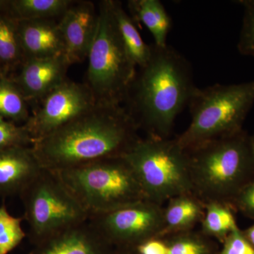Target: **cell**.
<instances>
[{
  "label": "cell",
  "instance_id": "1",
  "mask_svg": "<svg viewBox=\"0 0 254 254\" xmlns=\"http://www.w3.org/2000/svg\"><path fill=\"white\" fill-rule=\"evenodd\" d=\"M123 105L96 103L93 108L32 148L43 168L61 172L103 160L124 156L141 137Z\"/></svg>",
  "mask_w": 254,
  "mask_h": 254
},
{
  "label": "cell",
  "instance_id": "2",
  "mask_svg": "<svg viewBox=\"0 0 254 254\" xmlns=\"http://www.w3.org/2000/svg\"><path fill=\"white\" fill-rule=\"evenodd\" d=\"M150 47L149 60L137 70L123 105L147 136L169 138L197 87L191 66L181 53L168 45Z\"/></svg>",
  "mask_w": 254,
  "mask_h": 254
},
{
  "label": "cell",
  "instance_id": "3",
  "mask_svg": "<svg viewBox=\"0 0 254 254\" xmlns=\"http://www.w3.org/2000/svg\"><path fill=\"white\" fill-rule=\"evenodd\" d=\"M193 193L204 203L231 207L241 190L254 179L251 136L244 130L186 150Z\"/></svg>",
  "mask_w": 254,
  "mask_h": 254
},
{
  "label": "cell",
  "instance_id": "4",
  "mask_svg": "<svg viewBox=\"0 0 254 254\" xmlns=\"http://www.w3.org/2000/svg\"><path fill=\"white\" fill-rule=\"evenodd\" d=\"M55 173L89 218L148 200L133 168L124 156Z\"/></svg>",
  "mask_w": 254,
  "mask_h": 254
},
{
  "label": "cell",
  "instance_id": "5",
  "mask_svg": "<svg viewBox=\"0 0 254 254\" xmlns=\"http://www.w3.org/2000/svg\"><path fill=\"white\" fill-rule=\"evenodd\" d=\"M254 104V80L196 88L189 103L190 126L176 137L177 141L182 148L188 150L242 131Z\"/></svg>",
  "mask_w": 254,
  "mask_h": 254
},
{
  "label": "cell",
  "instance_id": "6",
  "mask_svg": "<svg viewBox=\"0 0 254 254\" xmlns=\"http://www.w3.org/2000/svg\"><path fill=\"white\" fill-rule=\"evenodd\" d=\"M98 21L88 57L86 83L98 104L123 105L137 66L125 48L111 0L98 3Z\"/></svg>",
  "mask_w": 254,
  "mask_h": 254
},
{
  "label": "cell",
  "instance_id": "7",
  "mask_svg": "<svg viewBox=\"0 0 254 254\" xmlns=\"http://www.w3.org/2000/svg\"><path fill=\"white\" fill-rule=\"evenodd\" d=\"M124 157L148 200L163 205L174 197L193 193L188 155L176 138H140Z\"/></svg>",
  "mask_w": 254,
  "mask_h": 254
},
{
  "label": "cell",
  "instance_id": "8",
  "mask_svg": "<svg viewBox=\"0 0 254 254\" xmlns=\"http://www.w3.org/2000/svg\"><path fill=\"white\" fill-rule=\"evenodd\" d=\"M29 237L37 244L86 222L89 215L55 172L43 168L20 195Z\"/></svg>",
  "mask_w": 254,
  "mask_h": 254
},
{
  "label": "cell",
  "instance_id": "9",
  "mask_svg": "<svg viewBox=\"0 0 254 254\" xmlns=\"http://www.w3.org/2000/svg\"><path fill=\"white\" fill-rule=\"evenodd\" d=\"M88 220L110 245L133 248L144 241L161 236L163 206L145 200L93 215Z\"/></svg>",
  "mask_w": 254,
  "mask_h": 254
},
{
  "label": "cell",
  "instance_id": "10",
  "mask_svg": "<svg viewBox=\"0 0 254 254\" xmlns=\"http://www.w3.org/2000/svg\"><path fill=\"white\" fill-rule=\"evenodd\" d=\"M23 125L33 142L49 136L95 106L96 102L85 83L67 79L37 102Z\"/></svg>",
  "mask_w": 254,
  "mask_h": 254
},
{
  "label": "cell",
  "instance_id": "11",
  "mask_svg": "<svg viewBox=\"0 0 254 254\" xmlns=\"http://www.w3.org/2000/svg\"><path fill=\"white\" fill-rule=\"evenodd\" d=\"M98 9L90 1H74L59 20L69 66L87 59L96 32Z\"/></svg>",
  "mask_w": 254,
  "mask_h": 254
},
{
  "label": "cell",
  "instance_id": "12",
  "mask_svg": "<svg viewBox=\"0 0 254 254\" xmlns=\"http://www.w3.org/2000/svg\"><path fill=\"white\" fill-rule=\"evenodd\" d=\"M64 56L25 60L11 79L28 103L37 102L67 79Z\"/></svg>",
  "mask_w": 254,
  "mask_h": 254
},
{
  "label": "cell",
  "instance_id": "13",
  "mask_svg": "<svg viewBox=\"0 0 254 254\" xmlns=\"http://www.w3.org/2000/svg\"><path fill=\"white\" fill-rule=\"evenodd\" d=\"M31 254H111V245L89 220L36 244Z\"/></svg>",
  "mask_w": 254,
  "mask_h": 254
},
{
  "label": "cell",
  "instance_id": "14",
  "mask_svg": "<svg viewBox=\"0 0 254 254\" xmlns=\"http://www.w3.org/2000/svg\"><path fill=\"white\" fill-rule=\"evenodd\" d=\"M43 170L32 146L0 150V196L21 195Z\"/></svg>",
  "mask_w": 254,
  "mask_h": 254
},
{
  "label": "cell",
  "instance_id": "15",
  "mask_svg": "<svg viewBox=\"0 0 254 254\" xmlns=\"http://www.w3.org/2000/svg\"><path fill=\"white\" fill-rule=\"evenodd\" d=\"M18 33L25 60L64 56L59 20H18Z\"/></svg>",
  "mask_w": 254,
  "mask_h": 254
},
{
  "label": "cell",
  "instance_id": "16",
  "mask_svg": "<svg viewBox=\"0 0 254 254\" xmlns=\"http://www.w3.org/2000/svg\"><path fill=\"white\" fill-rule=\"evenodd\" d=\"M205 204L193 193L174 197L163 207L164 228L161 236L190 231L201 222Z\"/></svg>",
  "mask_w": 254,
  "mask_h": 254
},
{
  "label": "cell",
  "instance_id": "17",
  "mask_svg": "<svg viewBox=\"0 0 254 254\" xmlns=\"http://www.w3.org/2000/svg\"><path fill=\"white\" fill-rule=\"evenodd\" d=\"M128 7L132 17L144 24L151 33L155 46H166L172 19L160 0H131Z\"/></svg>",
  "mask_w": 254,
  "mask_h": 254
},
{
  "label": "cell",
  "instance_id": "18",
  "mask_svg": "<svg viewBox=\"0 0 254 254\" xmlns=\"http://www.w3.org/2000/svg\"><path fill=\"white\" fill-rule=\"evenodd\" d=\"M6 4L0 11V69L10 78L25 61V57L18 37V20L10 14Z\"/></svg>",
  "mask_w": 254,
  "mask_h": 254
},
{
  "label": "cell",
  "instance_id": "19",
  "mask_svg": "<svg viewBox=\"0 0 254 254\" xmlns=\"http://www.w3.org/2000/svg\"><path fill=\"white\" fill-rule=\"evenodd\" d=\"M111 6L124 45L137 68H141L149 60L151 47L143 41L133 18L127 14L121 1L111 0Z\"/></svg>",
  "mask_w": 254,
  "mask_h": 254
},
{
  "label": "cell",
  "instance_id": "20",
  "mask_svg": "<svg viewBox=\"0 0 254 254\" xmlns=\"http://www.w3.org/2000/svg\"><path fill=\"white\" fill-rule=\"evenodd\" d=\"M73 0H11L7 10L16 20H60Z\"/></svg>",
  "mask_w": 254,
  "mask_h": 254
},
{
  "label": "cell",
  "instance_id": "21",
  "mask_svg": "<svg viewBox=\"0 0 254 254\" xmlns=\"http://www.w3.org/2000/svg\"><path fill=\"white\" fill-rule=\"evenodd\" d=\"M204 204V215L200 222L202 233L205 236L225 240L238 227L231 207L218 202H209Z\"/></svg>",
  "mask_w": 254,
  "mask_h": 254
},
{
  "label": "cell",
  "instance_id": "22",
  "mask_svg": "<svg viewBox=\"0 0 254 254\" xmlns=\"http://www.w3.org/2000/svg\"><path fill=\"white\" fill-rule=\"evenodd\" d=\"M28 102L10 78L0 84V117L12 123H26L31 113Z\"/></svg>",
  "mask_w": 254,
  "mask_h": 254
},
{
  "label": "cell",
  "instance_id": "23",
  "mask_svg": "<svg viewBox=\"0 0 254 254\" xmlns=\"http://www.w3.org/2000/svg\"><path fill=\"white\" fill-rule=\"evenodd\" d=\"M191 231L163 237L168 245V254H211V246L205 235Z\"/></svg>",
  "mask_w": 254,
  "mask_h": 254
},
{
  "label": "cell",
  "instance_id": "24",
  "mask_svg": "<svg viewBox=\"0 0 254 254\" xmlns=\"http://www.w3.org/2000/svg\"><path fill=\"white\" fill-rule=\"evenodd\" d=\"M23 218L12 216L4 205L0 206V254H8L26 237L21 222Z\"/></svg>",
  "mask_w": 254,
  "mask_h": 254
},
{
  "label": "cell",
  "instance_id": "25",
  "mask_svg": "<svg viewBox=\"0 0 254 254\" xmlns=\"http://www.w3.org/2000/svg\"><path fill=\"white\" fill-rule=\"evenodd\" d=\"M244 9L243 23L237 48L241 55L254 58V0L237 1Z\"/></svg>",
  "mask_w": 254,
  "mask_h": 254
},
{
  "label": "cell",
  "instance_id": "26",
  "mask_svg": "<svg viewBox=\"0 0 254 254\" xmlns=\"http://www.w3.org/2000/svg\"><path fill=\"white\" fill-rule=\"evenodd\" d=\"M33 141L25 127L0 117V150L17 146H32Z\"/></svg>",
  "mask_w": 254,
  "mask_h": 254
},
{
  "label": "cell",
  "instance_id": "27",
  "mask_svg": "<svg viewBox=\"0 0 254 254\" xmlns=\"http://www.w3.org/2000/svg\"><path fill=\"white\" fill-rule=\"evenodd\" d=\"M224 242L220 254H254V247L239 227L232 232Z\"/></svg>",
  "mask_w": 254,
  "mask_h": 254
},
{
  "label": "cell",
  "instance_id": "28",
  "mask_svg": "<svg viewBox=\"0 0 254 254\" xmlns=\"http://www.w3.org/2000/svg\"><path fill=\"white\" fill-rule=\"evenodd\" d=\"M231 207H235L246 216L254 220V179L240 190Z\"/></svg>",
  "mask_w": 254,
  "mask_h": 254
},
{
  "label": "cell",
  "instance_id": "29",
  "mask_svg": "<svg viewBox=\"0 0 254 254\" xmlns=\"http://www.w3.org/2000/svg\"><path fill=\"white\" fill-rule=\"evenodd\" d=\"M136 254H168L165 237H157L144 241L133 248Z\"/></svg>",
  "mask_w": 254,
  "mask_h": 254
},
{
  "label": "cell",
  "instance_id": "30",
  "mask_svg": "<svg viewBox=\"0 0 254 254\" xmlns=\"http://www.w3.org/2000/svg\"><path fill=\"white\" fill-rule=\"evenodd\" d=\"M243 234L251 245L254 247V225L243 232Z\"/></svg>",
  "mask_w": 254,
  "mask_h": 254
},
{
  "label": "cell",
  "instance_id": "31",
  "mask_svg": "<svg viewBox=\"0 0 254 254\" xmlns=\"http://www.w3.org/2000/svg\"><path fill=\"white\" fill-rule=\"evenodd\" d=\"M6 78H8L7 76H6V75H5L4 73L2 72L1 70H0V84H1V82L4 81Z\"/></svg>",
  "mask_w": 254,
  "mask_h": 254
},
{
  "label": "cell",
  "instance_id": "32",
  "mask_svg": "<svg viewBox=\"0 0 254 254\" xmlns=\"http://www.w3.org/2000/svg\"><path fill=\"white\" fill-rule=\"evenodd\" d=\"M6 1H3V0H0V11L4 9L5 6H6Z\"/></svg>",
  "mask_w": 254,
  "mask_h": 254
},
{
  "label": "cell",
  "instance_id": "33",
  "mask_svg": "<svg viewBox=\"0 0 254 254\" xmlns=\"http://www.w3.org/2000/svg\"><path fill=\"white\" fill-rule=\"evenodd\" d=\"M115 254H136L134 252H129V251H123V252H118V253Z\"/></svg>",
  "mask_w": 254,
  "mask_h": 254
},
{
  "label": "cell",
  "instance_id": "34",
  "mask_svg": "<svg viewBox=\"0 0 254 254\" xmlns=\"http://www.w3.org/2000/svg\"><path fill=\"white\" fill-rule=\"evenodd\" d=\"M251 141H252V148H253L254 153V134L251 136Z\"/></svg>",
  "mask_w": 254,
  "mask_h": 254
},
{
  "label": "cell",
  "instance_id": "35",
  "mask_svg": "<svg viewBox=\"0 0 254 254\" xmlns=\"http://www.w3.org/2000/svg\"><path fill=\"white\" fill-rule=\"evenodd\" d=\"M0 70H1V69H0Z\"/></svg>",
  "mask_w": 254,
  "mask_h": 254
}]
</instances>
